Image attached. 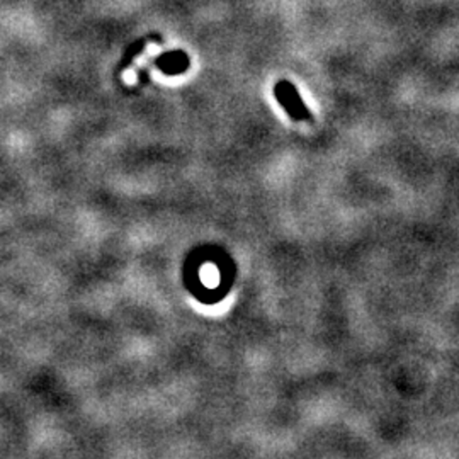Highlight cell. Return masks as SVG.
Masks as SVG:
<instances>
[{"label":"cell","instance_id":"obj_1","mask_svg":"<svg viewBox=\"0 0 459 459\" xmlns=\"http://www.w3.org/2000/svg\"><path fill=\"white\" fill-rule=\"evenodd\" d=\"M274 96L278 99L279 104L284 108V111L291 117H295L296 121L312 119L308 108L303 104L293 83L286 82V81L276 83Z\"/></svg>","mask_w":459,"mask_h":459}]
</instances>
